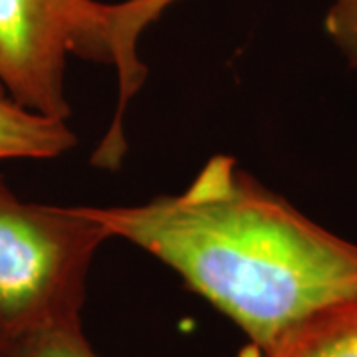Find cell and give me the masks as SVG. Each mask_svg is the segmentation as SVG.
Instances as JSON below:
<instances>
[{"label": "cell", "instance_id": "cell-5", "mask_svg": "<svg viewBox=\"0 0 357 357\" xmlns=\"http://www.w3.org/2000/svg\"><path fill=\"white\" fill-rule=\"evenodd\" d=\"M76 143L68 121L28 109L0 86V159H54Z\"/></svg>", "mask_w": 357, "mask_h": 357}, {"label": "cell", "instance_id": "cell-7", "mask_svg": "<svg viewBox=\"0 0 357 357\" xmlns=\"http://www.w3.org/2000/svg\"><path fill=\"white\" fill-rule=\"evenodd\" d=\"M324 28L345 62L357 68V0H332Z\"/></svg>", "mask_w": 357, "mask_h": 357}, {"label": "cell", "instance_id": "cell-6", "mask_svg": "<svg viewBox=\"0 0 357 357\" xmlns=\"http://www.w3.org/2000/svg\"><path fill=\"white\" fill-rule=\"evenodd\" d=\"M0 357H100L91 347L82 321L44 328L0 347Z\"/></svg>", "mask_w": 357, "mask_h": 357}, {"label": "cell", "instance_id": "cell-1", "mask_svg": "<svg viewBox=\"0 0 357 357\" xmlns=\"http://www.w3.org/2000/svg\"><path fill=\"white\" fill-rule=\"evenodd\" d=\"M109 238L135 244L266 349L321 307L357 294V244L324 229L215 155L177 195L86 206Z\"/></svg>", "mask_w": 357, "mask_h": 357}, {"label": "cell", "instance_id": "cell-2", "mask_svg": "<svg viewBox=\"0 0 357 357\" xmlns=\"http://www.w3.org/2000/svg\"><path fill=\"white\" fill-rule=\"evenodd\" d=\"M173 2L0 0V86L28 109L68 121V58L115 66L119 105L96 157L119 163L126 149L121 117L147 76L137 52L139 36Z\"/></svg>", "mask_w": 357, "mask_h": 357}, {"label": "cell", "instance_id": "cell-3", "mask_svg": "<svg viewBox=\"0 0 357 357\" xmlns=\"http://www.w3.org/2000/svg\"><path fill=\"white\" fill-rule=\"evenodd\" d=\"M105 241L86 206L28 203L0 177V347L82 321L89 268Z\"/></svg>", "mask_w": 357, "mask_h": 357}, {"label": "cell", "instance_id": "cell-4", "mask_svg": "<svg viewBox=\"0 0 357 357\" xmlns=\"http://www.w3.org/2000/svg\"><path fill=\"white\" fill-rule=\"evenodd\" d=\"M241 357H357V294L307 316L266 349L246 347Z\"/></svg>", "mask_w": 357, "mask_h": 357}]
</instances>
